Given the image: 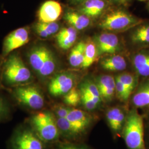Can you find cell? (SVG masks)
Instances as JSON below:
<instances>
[{
  "label": "cell",
  "mask_w": 149,
  "mask_h": 149,
  "mask_svg": "<svg viewBox=\"0 0 149 149\" xmlns=\"http://www.w3.org/2000/svg\"><path fill=\"white\" fill-rule=\"evenodd\" d=\"M121 135L128 149H145L143 118L136 109L128 111Z\"/></svg>",
  "instance_id": "obj_1"
},
{
  "label": "cell",
  "mask_w": 149,
  "mask_h": 149,
  "mask_svg": "<svg viewBox=\"0 0 149 149\" xmlns=\"http://www.w3.org/2000/svg\"><path fill=\"white\" fill-rule=\"evenodd\" d=\"M3 64L1 70L2 80L6 85H18L31 79L30 70L21 58L16 54H10Z\"/></svg>",
  "instance_id": "obj_2"
},
{
  "label": "cell",
  "mask_w": 149,
  "mask_h": 149,
  "mask_svg": "<svg viewBox=\"0 0 149 149\" xmlns=\"http://www.w3.org/2000/svg\"><path fill=\"white\" fill-rule=\"evenodd\" d=\"M33 130L43 141L52 142L58 140L60 132L55 115L50 112L38 113L31 118Z\"/></svg>",
  "instance_id": "obj_3"
},
{
  "label": "cell",
  "mask_w": 149,
  "mask_h": 149,
  "mask_svg": "<svg viewBox=\"0 0 149 149\" xmlns=\"http://www.w3.org/2000/svg\"><path fill=\"white\" fill-rule=\"evenodd\" d=\"M13 95L18 103L32 109H40L44 106L43 94L36 86L16 87L13 91Z\"/></svg>",
  "instance_id": "obj_4"
},
{
  "label": "cell",
  "mask_w": 149,
  "mask_h": 149,
  "mask_svg": "<svg viewBox=\"0 0 149 149\" xmlns=\"http://www.w3.org/2000/svg\"><path fill=\"white\" fill-rule=\"evenodd\" d=\"M139 22L131 15L124 11L117 10L108 13L100 23V26L105 30L118 31L133 27Z\"/></svg>",
  "instance_id": "obj_5"
},
{
  "label": "cell",
  "mask_w": 149,
  "mask_h": 149,
  "mask_svg": "<svg viewBox=\"0 0 149 149\" xmlns=\"http://www.w3.org/2000/svg\"><path fill=\"white\" fill-rule=\"evenodd\" d=\"M12 149H44L43 141L33 130L21 128L15 131L10 140Z\"/></svg>",
  "instance_id": "obj_6"
},
{
  "label": "cell",
  "mask_w": 149,
  "mask_h": 149,
  "mask_svg": "<svg viewBox=\"0 0 149 149\" xmlns=\"http://www.w3.org/2000/svg\"><path fill=\"white\" fill-rule=\"evenodd\" d=\"M75 81V76L69 72L56 74L49 84V92L54 97L64 96L74 87Z\"/></svg>",
  "instance_id": "obj_7"
},
{
  "label": "cell",
  "mask_w": 149,
  "mask_h": 149,
  "mask_svg": "<svg viewBox=\"0 0 149 149\" xmlns=\"http://www.w3.org/2000/svg\"><path fill=\"white\" fill-rule=\"evenodd\" d=\"M29 40V33L25 28H19L8 34L5 38L2 48V56L7 57L13 50L21 48Z\"/></svg>",
  "instance_id": "obj_8"
},
{
  "label": "cell",
  "mask_w": 149,
  "mask_h": 149,
  "mask_svg": "<svg viewBox=\"0 0 149 149\" xmlns=\"http://www.w3.org/2000/svg\"><path fill=\"white\" fill-rule=\"evenodd\" d=\"M128 112L120 107H113L109 108L106 113L107 122L115 136L121 135L124 124Z\"/></svg>",
  "instance_id": "obj_9"
},
{
  "label": "cell",
  "mask_w": 149,
  "mask_h": 149,
  "mask_svg": "<svg viewBox=\"0 0 149 149\" xmlns=\"http://www.w3.org/2000/svg\"><path fill=\"white\" fill-rule=\"evenodd\" d=\"M63 8L58 1L48 0L44 2L39 9L38 16L40 22H56L61 15Z\"/></svg>",
  "instance_id": "obj_10"
},
{
  "label": "cell",
  "mask_w": 149,
  "mask_h": 149,
  "mask_svg": "<svg viewBox=\"0 0 149 149\" xmlns=\"http://www.w3.org/2000/svg\"><path fill=\"white\" fill-rule=\"evenodd\" d=\"M98 55L103 54H113L119 49V40L116 34L105 33L96 38Z\"/></svg>",
  "instance_id": "obj_11"
},
{
  "label": "cell",
  "mask_w": 149,
  "mask_h": 149,
  "mask_svg": "<svg viewBox=\"0 0 149 149\" xmlns=\"http://www.w3.org/2000/svg\"><path fill=\"white\" fill-rule=\"evenodd\" d=\"M96 84L102 100L107 102L111 101L116 93L115 79L111 75H101L97 78Z\"/></svg>",
  "instance_id": "obj_12"
},
{
  "label": "cell",
  "mask_w": 149,
  "mask_h": 149,
  "mask_svg": "<svg viewBox=\"0 0 149 149\" xmlns=\"http://www.w3.org/2000/svg\"><path fill=\"white\" fill-rule=\"evenodd\" d=\"M66 118L79 128L82 133L90 127L93 121V118L88 113L72 108Z\"/></svg>",
  "instance_id": "obj_13"
},
{
  "label": "cell",
  "mask_w": 149,
  "mask_h": 149,
  "mask_svg": "<svg viewBox=\"0 0 149 149\" xmlns=\"http://www.w3.org/2000/svg\"><path fill=\"white\" fill-rule=\"evenodd\" d=\"M80 5L81 6L79 12L89 18L100 16L106 6L104 0H86Z\"/></svg>",
  "instance_id": "obj_14"
},
{
  "label": "cell",
  "mask_w": 149,
  "mask_h": 149,
  "mask_svg": "<svg viewBox=\"0 0 149 149\" xmlns=\"http://www.w3.org/2000/svg\"><path fill=\"white\" fill-rule=\"evenodd\" d=\"M64 18L76 30H83L90 23V18L80 12L68 10L65 13Z\"/></svg>",
  "instance_id": "obj_15"
},
{
  "label": "cell",
  "mask_w": 149,
  "mask_h": 149,
  "mask_svg": "<svg viewBox=\"0 0 149 149\" xmlns=\"http://www.w3.org/2000/svg\"><path fill=\"white\" fill-rule=\"evenodd\" d=\"M76 39L77 30L72 27L61 29L56 36V40L59 47L65 50L71 48Z\"/></svg>",
  "instance_id": "obj_16"
},
{
  "label": "cell",
  "mask_w": 149,
  "mask_h": 149,
  "mask_svg": "<svg viewBox=\"0 0 149 149\" xmlns=\"http://www.w3.org/2000/svg\"><path fill=\"white\" fill-rule=\"evenodd\" d=\"M49 50L43 46L33 48L29 53V61L32 68L38 72L43 65Z\"/></svg>",
  "instance_id": "obj_17"
},
{
  "label": "cell",
  "mask_w": 149,
  "mask_h": 149,
  "mask_svg": "<svg viewBox=\"0 0 149 149\" xmlns=\"http://www.w3.org/2000/svg\"><path fill=\"white\" fill-rule=\"evenodd\" d=\"M103 69L112 71H120L126 69L125 59L119 55H116L103 59L101 63Z\"/></svg>",
  "instance_id": "obj_18"
},
{
  "label": "cell",
  "mask_w": 149,
  "mask_h": 149,
  "mask_svg": "<svg viewBox=\"0 0 149 149\" xmlns=\"http://www.w3.org/2000/svg\"><path fill=\"white\" fill-rule=\"evenodd\" d=\"M132 101L136 108L149 107V80L139 88L133 97Z\"/></svg>",
  "instance_id": "obj_19"
},
{
  "label": "cell",
  "mask_w": 149,
  "mask_h": 149,
  "mask_svg": "<svg viewBox=\"0 0 149 149\" xmlns=\"http://www.w3.org/2000/svg\"><path fill=\"white\" fill-rule=\"evenodd\" d=\"M60 133L64 136L74 138L83 133L79 128L69 121L66 118H56Z\"/></svg>",
  "instance_id": "obj_20"
},
{
  "label": "cell",
  "mask_w": 149,
  "mask_h": 149,
  "mask_svg": "<svg viewBox=\"0 0 149 149\" xmlns=\"http://www.w3.org/2000/svg\"><path fill=\"white\" fill-rule=\"evenodd\" d=\"M133 64L139 74L144 77L149 76V53H141L135 55Z\"/></svg>",
  "instance_id": "obj_21"
},
{
  "label": "cell",
  "mask_w": 149,
  "mask_h": 149,
  "mask_svg": "<svg viewBox=\"0 0 149 149\" xmlns=\"http://www.w3.org/2000/svg\"><path fill=\"white\" fill-rule=\"evenodd\" d=\"M35 30L40 37L47 38L59 31V24L55 22H38L35 25Z\"/></svg>",
  "instance_id": "obj_22"
},
{
  "label": "cell",
  "mask_w": 149,
  "mask_h": 149,
  "mask_svg": "<svg viewBox=\"0 0 149 149\" xmlns=\"http://www.w3.org/2000/svg\"><path fill=\"white\" fill-rule=\"evenodd\" d=\"M86 43L80 42L76 45L70 53L69 56L70 64L73 67L81 66L84 58Z\"/></svg>",
  "instance_id": "obj_23"
},
{
  "label": "cell",
  "mask_w": 149,
  "mask_h": 149,
  "mask_svg": "<svg viewBox=\"0 0 149 149\" xmlns=\"http://www.w3.org/2000/svg\"><path fill=\"white\" fill-rule=\"evenodd\" d=\"M97 56L98 52L96 44L92 41L86 43L84 58L81 66L84 68L90 67L96 61Z\"/></svg>",
  "instance_id": "obj_24"
},
{
  "label": "cell",
  "mask_w": 149,
  "mask_h": 149,
  "mask_svg": "<svg viewBox=\"0 0 149 149\" xmlns=\"http://www.w3.org/2000/svg\"><path fill=\"white\" fill-rule=\"evenodd\" d=\"M80 91L90 96L100 106L102 100L96 83L90 80H86L80 86Z\"/></svg>",
  "instance_id": "obj_25"
},
{
  "label": "cell",
  "mask_w": 149,
  "mask_h": 149,
  "mask_svg": "<svg viewBox=\"0 0 149 149\" xmlns=\"http://www.w3.org/2000/svg\"><path fill=\"white\" fill-rule=\"evenodd\" d=\"M55 68L56 62L55 57L52 52L49 50L41 69L38 73L42 77H47L52 74Z\"/></svg>",
  "instance_id": "obj_26"
},
{
  "label": "cell",
  "mask_w": 149,
  "mask_h": 149,
  "mask_svg": "<svg viewBox=\"0 0 149 149\" xmlns=\"http://www.w3.org/2000/svg\"><path fill=\"white\" fill-rule=\"evenodd\" d=\"M131 39L135 43H149V25L143 26L138 28L134 31Z\"/></svg>",
  "instance_id": "obj_27"
},
{
  "label": "cell",
  "mask_w": 149,
  "mask_h": 149,
  "mask_svg": "<svg viewBox=\"0 0 149 149\" xmlns=\"http://www.w3.org/2000/svg\"><path fill=\"white\" fill-rule=\"evenodd\" d=\"M64 102L68 106H77L81 102V94L80 90L74 87L64 95Z\"/></svg>",
  "instance_id": "obj_28"
},
{
  "label": "cell",
  "mask_w": 149,
  "mask_h": 149,
  "mask_svg": "<svg viewBox=\"0 0 149 149\" xmlns=\"http://www.w3.org/2000/svg\"><path fill=\"white\" fill-rule=\"evenodd\" d=\"M115 80V93L118 98L121 102H124L127 101L132 93V92L128 90L117 77H116Z\"/></svg>",
  "instance_id": "obj_29"
},
{
  "label": "cell",
  "mask_w": 149,
  "mask_h": 149,
  "mask_svg": "<svg viewBox=\"0 0 149 149\" xmlns=\"http://www.w3.org/2000/svg\"><path fill=\"white\" fill-rule=\"evenodd\" d=\"M124 86L130 91L133 92L136 86V80L135 77L130 74H122L116 77Z\"/></svg>",
  "instance_id": "obj_30"
},
{
  "label": "cell",
  "mask_w": 149,
  "mask_h": 149,
  "mask_svg": "<svg viewBox=\"0 0 149 149\" xmlns=\"http://www.w3.org/2000/svg\"><path fill=\"white\" fill-rule=\"evenodd\" d=\"M81 102L84 107L88 111H93L97 108L99 105L96 101L85 93L80 92Z\"/></svg>",
  "instance_id": "obj_31"
},
{
  "label": "cell",
  "mask_w": 149,
  "mask_h": 149,
  "mask_svg": "<svg viewBox=\"0 0 149 149\" xmlns=\"http://www.w3.org/2000/svg\"><path fill=\"white\" fill-rule=\"evenodd\" d=\"M71 108L70 107L60 106L57 107L55 109V116L56 118H66L69 114Z\"/></svg>",
  "instance_id": "obj_32"
},
{
  "label": "cell",
  "mask_w": 149,
  "mask_h": 149,
  "mask_svg": "<svg viewBox=\"0 0 149 149\" xmlns=\"http://www.w3.org/2000/svg\"><path fill=\"white\" fill-rule=\"evenodd\" d=\"M9 113V108L5 100L0 96V120L7 118Z\"/></svg>",
  "instance_id": "obj_33"
},
{
  "label": "cell",
  "mask_w": 149,
  "mask_h": 149,
  "mask_svg": "<svg viewBox=\"0 0 149 149\" xmlns=\"http://www.w3.org/2000/svg\"><path fill=\"white\" fill-rule=\"evenodd\" d=\"M58 149H92L90 147L80 144L65 143L61 144L58 148Z\"/></svg>",
  "instance_id": "obj_34"
},
{
  "label": "cell",
  "mask_w": 149,
  "mask_h": 149,
  "mask_svg": "<svg viewBox=\"0 0 149 149\" xmlns=\"http://www.w3.org/2000/svg\"><path fill=\"white\" fill-rule=\"evenodd\" d=\"M86 0H70V1L74 4H81Z\"/></svg>",
  "instance_id": "obj_35"
},
{
  "label": "cell",
  "mask_w": 149,
  "mask_h": 149,
  "mask_svg": "<svg viewBox=\"0 0 149 149\" xmlns=\"http://www.w3.org/2000/svg\"><path fill=\"white\" fill-rule=\"evenodd\" d=\"M112 1L117 2V3H126L128 0H112Z\"/></svg>",
  "instance_id": "obj_36"
},
{
  "label": "cell",
  "mask_w": 149,
  "mask_h": 149,
  "mask_svg": "<svg viewBox=\"0 0 149 149\" xmlns=\"http://www.w3.org/2000/svg\"><path fill=\"white\" fill-rule=\"evenodd\" d=\"M1 82H2V81H1V77H0V88H1L2 87V85H1Z\"/></svg>",
  "instance_id": "obj_37"
},
{
  "label": "cell",
  "mask_w": 149,
  "mask_h": 149,
  "mask_svg": "<svg viewBox=\"0 0 149 149\" xmlns=\"http://www.w3.org/2000/svg\"><path fill=\"white\" fill-rule=\"evenodd\" d=\"M148 132H149V122H148Z\"/></svg>",
  "instance_id": "obj_38"
},
{
  "label": "cell",
  "mask_w": 149,
  "mask_h": 149,
  "mask_svg": "<svg viewBox=\"0 0 149 149\" xmlns=\"http://www.w3.org/2000/svg\"><path fill=\"white\" fill-rule=\"evenodd\" d=\"M140 1H147V0H140Z\"/></svg>",
  "instance_id": "obj_39"
},
{
  "label": "cell",
  "mask_w": 149,
  "mask_h": 149,
  "mask_svg": "<svg viewBox=\"0 0 149 149\" xmlns=\"http://www.w3.org/2000/svg\"><path fill=\"white\" fill-rule=\"evenodd\" d=\"M148 7H149V4H148Z\"/></svg>",
  "instance_id": "obj_40"
}]
</instances>
